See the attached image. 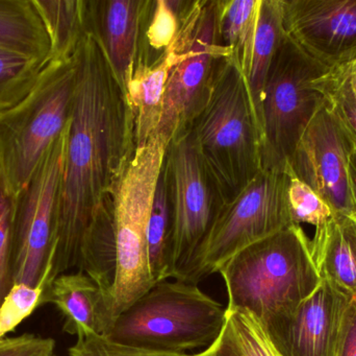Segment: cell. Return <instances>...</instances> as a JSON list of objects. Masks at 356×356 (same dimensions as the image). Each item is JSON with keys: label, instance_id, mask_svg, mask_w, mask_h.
Segmentation results:
<instances>
[{"label": "cell", "instance_id": "4316f807", "mask_svg": "<svg viewBox=\"0 0 356 356\" xmlns=\"http://www.w3.org/2000/svg\"><path fill=\"white\" fill-rule=\"evenodd\" d=\"M286 171L288 173L286 203L292 223L299 226L307 224L316 230L325 226L334 217L332 207L294 173Z\"/></svg>", "mask_w": 356, "mask_h": 356}, {"label": "cell", "instance_id": "1f68e13d", "mask_svg": "<svg viewBox=\"0 0 356 356\" xmlns=\"http://www.w3.org/2000/svg\"><path fill=\"white\" fill-rule=\"evenodd\" d=\"M52 339L25 334L0 340V356H56Z\"/></svg>", "mask_w": 356, "mask_h": 356}, {"label": "cell", "instance_id": "d6a6232c", "mask_svg": "<svg viewBox=\"0 0 356 356\" xmlns=\"http://www.w3.org/2000/svg\"><path fill=\"white\" fill-rule=\"evenodd\" d=\"M336 356H356V300L347 307Z\"/></svg>", "mask_w": 356, "mask_h": 356}, {"label": "cell", "instance_id": "d6986e66", "mask_svg": "<svg viewBox=\"0 0 356 356\" xmlns=\"http://www.w3.org/2000/svg\"><path fill=\"white\" fill-rule=\"evenodd\" d=\"M0 48L50 62V41L33 0H0Z\"/></svg>", "mask_w": 356, "mask_h": 356}, {"label": "cell", "instance_id": "e0dca14e", "mask_svg": "<svg viewBox=\"0 0 356 356\" xmlns=\"http://www.w3.org/2000/svg\"><path fill=\"white\" fill-rule=\"evenodd\" d=\"M311 253L321 279L356 300V217L334 215L316 230Z\"/></svg>", "mask_w": 356, "mask_h": 356}, {"label": "cell", "instance_id": "44dd1931", "mask_svg": "<svg viewBox=\"0 0 356 356\" xmlns=\"http://www.w3.org/2000/svg\"><path fill=\"white\" fill-rule=\"evenodd\" d=\"M261 0H217V29L220 44L229 49L247 81L252 62L253 46Z\"/></svg>", "mask_w": 356, "mask_h": 356}, {"label": "cell", "instance_id": "d4e9b609", "mask_svg": "<svg viewBox=\"0 0 356 356\" xmlns=\"http://www.w3.org/2000/svg\"><path fill=\"white\" fill-rule=\"evenodd\" d=\"M327 106L356 144V61L328 69L317 82Z\"/></svg>", "mask_w": 356, "mask_h": 356}, {"label": "cell", "instance_id": "6da1fadb", "mask_svg": "<svg viewBox=\"0 0 356 356\" xmlns=\"http://www.w3.org/2000/svg\"><path fill=\"white\" fill-rule=\"evenodd\" d=\"M67 131L52 278L79 269L83 240L135 152V125L124 91L104 50L86 33Z\"/></svg>", "mask_w": 356, "mask_h": 356}, {"label": "cell", "instance_id": "9c48e42d", "mask_svg": "<svg viewBox=\"0 0 356 356\" xmlns=\"http://www.w3.org/2000/svg\"><path fill=\"white\" fill-rule=\"evenodd\" d=\"M66 131L44 155L26 187L15 200L13 227L14 284L37 286L52 278Z\"/></svg>", "mask_w": 356, "mask_h": 356}, {"label": "cell", "instance_id": "ffe728a7", "mask_svg": "<svg viewBox=\"0 0 356 356\" xmlns=\"http://www.w3.org/2000/svg\"><path fill=\"white\" fill-rule=\"evenodd\" d=\"M286 33L282 0H261L252 62L248 77L251 102L261 135V107L264 90L272 61Z\"/></svg>", "mask_w": 356, "mask_h": 356}, {"label": "cell", "instance_id": "5bb4252c", "mask_svg": "<svg viewBox=\"0 0 356 356\" xmlns=\"http://www.w3.org/2000/svg\"><path fill=\"white\" fill-rule=\"evenodd\" d=\"M350 299L322 280L317 290L267 332L284 356H336Z\"/></svg>", "mask_w": 356, "mask_h": 356}, {"label": "cell", "instance_id": "9a60e30c", "mask_svg": "<svg viewBox=\"0 0 356 356\" xmlns=\"http://www.w3.org/2000/svg\"><path fill=\"white\" fill-rule=\"evenodd\" d=\"M147 0H85L86 33L97 40L127 91L133 77Z\"/></svg>", "mask_w": 356, "mask_h": 356}, {"label": "cell", "instance_id": "277c9868", "mask_svg": "<svg viewBox=\"0 0 356 356\" xmlns=\"http://www.w3.org/2000/svg\"><path fill=\"white\" fill-rule=\"evenodd\" d=\"M169 144L154 134L144 146L136 148L113 192L116 276L102 307V336L154 284L148 265V221Z\"/></svg>", "mask_w": 356, "mask_h": 356}, {"label": "cell", "instance_id": "2e32d148", "mask_svg": "<svg viewBox=\"0 0 356 356\" xmlns=\"http://www.w3.org/2000/svg\"><path fill=\"white\" fill-rule=\"evenodd\" d=\"M188 35V31H180L172 45L154 62L135 64L125 96L133 114L137 148L149 140L160 123L167 82L171 69L179 60Z\"/></svg>", "mask_w": 356, "mask_h": 356}, {"label": "cell", "instance_id": "4fadbf2b", "mask_svg": "<svg viewBox=\"0 0 356 356\" xmlns=\"http://www.w3.org/2000/svg\"><path fill=\"white\" fill-rule=\"evenodd\" d=\"M286 35L327 69L356 61V0H282Z\"/></svg>", "mask_w": 356, "mask_h": 356}, {"label": "cell", "instance_id": "f1b7e54d", "mask_svg": "<svg viewBox=\"0 0 356 356\" xmlns=\"http://www.w3.org/2000/svg\"><path fill=\"white\" fill-rule=\"evenodd\" d=\"M228 326L242 356H284L261 322L246 309H226Z\"/></svg>", "mask_w": 356, "mask_h": 356}, {"label": "cell", "instance_id": "cb8c5ba5", "mask_svg": "<svg viewBox=\"0 0 356 356\" xmlns=\"http://www.w3.org/2000/svg\"><path fill=\"white\" fill-rule=\"evenodd\" d=\"M148 265L154 284L173 277V219L164 171L161 169L147 229Z\"/></svg>", "mask_w": 356, "mask_h": 356}, {"label": "cell", "instance_id": "8992f818", "mask_svg": "<svg viewBox=\"0 0 356 356\" xmlns=\"http://www.w3.org/2000/svg\"><path fill=\"white\" fill-rule=\"evenodd\" d=\"M75 84V56L50 61L25 98L0 114V171L15 200L68 127Z\"/></svg>", "mask_w": 356, "mask_h": 356}, {"label": "cell", "instance_id": "e575fe53", "mask_svg": "<svg viewBox=\"0 0 356 356\" xmlns=\"http://www.w3.org/2000/svg\"><path fill=\"white\" fill-rule=\"evenodd\" d=\"M350 179L351 186H353V198L356 206V148L353 150L350 158Z\"/></svg>", "mask_w": 356, "mask_h": 356}, {"label": "cell", "instance_id": "836d02e7", "mask_svg": "<svg viewBox=\"0 0 356 356\" xmlns=\"http://www.w3.org/2000/svg\"><path fill=\"white\" fill-rule=\"evenodd\" d=\"M193 356H242V355L236 346L232 330L226 322L223 332H221L216 342L209 348L204 349L196 355H193Z\"/></svg>", "mask_w": 356, "mask_h": 356}, {"label": "cell", "instance_id": "8fae6325", "mask_svg": "<svg viewBox=\"0 0 356 356\" xmlns=\"http://www.w3.org/2000/svg\"><path fill=\"white\" fill-rule=\"evenodd\" d=\"M225 56H230V52L220 44L218 38L217 0H204L179 60L171 69L160 123L154 134L170 144L188 131L193 119L207 102L218 64Z\"/></svg>", "mask_w": 356, "mask_h": 356}, {"label": "cell", "instance_id": "7402d4cb", "mask_svg": "<svg viewBox=\"0 0 356 356\" xmlns=\"http://www.w3.org/2000/svg\"><path fill=\"white\" fill-rule=\"evenodd\" d=\"M47 31L50 61L74 58L86 36L85 0H33Z\"/></svg>", "mask_w": 356, "mask_h": 356}, {"label": "cell", "instance_id": "83f0119b", "mask_svg": "<svg viewBox=\"0 0 356 356\" xmlns=\"http://www.w3.org/2000/svg\"><path fill=\"white\" fill-rule=\"evenodd\" d=\"M50 284L44 279L37 286L15 284L0 304V340L18 327L35 309L47 304Z\"/></svg>", "mask_w": 356, "mask_h": 356}, {"label": "cell", "instance_id": "3957f363", "mask_svg": "<svg viewBox=\"0 0 356 356\" xmlns=\"http://www.w3.org/2000/svg\"><path fill=\"white\" fill-rule=\"evenodd\" d=\"M188 132L225 203L263 171L261 133L248 82L232 56L218 64L207 102Z\"/></svg>", "mask_w": 356, "mask_h": 356}, {"label": "cell", "instance_id": "4dcf8cb0", "mask_svg": "<svg viewBox=\"0 0 356 356\" xmlns=\"http://www.w3.org/2000/svg\"><path fill=\"white\" fill-rule=\"evenodd\" d=\"M68 356H193L184 353H158L133 348L111 342L102 334H92L77 342L68 350Z\"/></svg>", "mask_w": 356, "mask_h": 356}, {"label": "cell", "instance_id": "ac0fdd59", "mask_svg": "<svg viewBox=\"0 0 356 356\" xmlns=\"http://www.w3.org/2000/svg\"><path fill=\"white\" fill-rule=\"evenodd\" d=\"M102 299L99 286L81 271L58 276L47 295L64 318L63 330L77 339L102 334Z\"/></svg>", "mask_w": 356, "mask_h": 356}, {"label": "cell", "instance_id": "30bf717a", "mask_svg": "<svg viewBox=\"0 0 356 356\" xmlns=\"http://www.w3.org/2000/svg\"><path fill=\"white\" fill-rule=\"evenodd\" d=\"M286 171L263 169L226 203L203 247L197 282L218 273L236 253L293 225L286 203Z\"/></svg>", "mask_w": 356, "mask_h": 356}, {"label": "cell", "instance_id": "f546056e", "mask_svg": "<svg viewBox=\"0 0 356 356\" xmlns=\"http://www.w3.org/2000/svg\"><path fill=\"white\" fill-rule=\"evenodd\" d=\"M15 198L6 187L0 171V304L14 286L13 227Z\"/></svg>", "mask_w": 356, "mask_h": 356}, {"label": "cell", "instance_id": "7c38bea8", "mask_svg": "<svg viewBox=\"0 0 356 356\" xmlns=\"http://www.w3.org/2000/svg\"><path fill=\"white\" fill-rule=\"evenodd\" d=\"M355 140L328 106L309 123L299 140L286 171L313 188L334 215L356 217L350 179Z\"/></svg>", "mask_w": 356, "mask_h": 356}, {"label": "cell", "instance_id": "ba28073f", "mask_svg": "<svg viewBox=\"0 0 356 356\" xmlns=\"http://www.w3.org/2000/svg\"><path fill=\"white\" fill-rule=\"evenodd\" d=\"M173 219V279L198 284L203 247L225 201L201 160L190 132L169 144L162 167Z\"/></svg>", "mask_w": 356, "mask_h": 356}, {"label": "cell", "instance_id": "484cf974", "mask_svg": "<svg viewBox=\"0 0 356 356\" xmlns=\"http://www.w3.org/2000/svg\"><path fill=\"white\" fill-rule=\"evenodd\" d=\"M47 63L0 48V114L31 91Z\"/></svg>", "mask_w": 356, "mask_h": 356}, {"label": "cell", "instance_id": "52a82bcc", "mask_svg": "<svg viewBox=\"0 0 356 356\" xmlns=\"http://www.w3.org/2000/svg\"><path fill=\"white\" fill-rule=\"evenodd\" d=\"M328 69L303 52L288 36L272 61L261 107V167L286 171L314 117L327 106L317 82Z\"/></svg>", "mask_w": 356, "mask_h": 356}, {"label": "cell", "instance_id": "603a6c76", "mask_svg": "<svg viewBox=\"0 0 356 356\" xmlns=\"http://www.w3.org/2000/svg\"><path fill=\"white\" fill-rule=\"evenodd\" d=\"M191 1H146L136 63L150 64L158 60L177 39Z\"/></svg>", "mask_w": 356, "mask_h": 356}, {"label": "cell", "instance_id": "5b68a950", "mask_svg": "<svg viewBox=\"0 0 356 356\" xmlns=\"http://www.w3.org/2000/svg\"><path fill=\"white\" fill-rule=\"evenodd\" d=\"M226 319V307L197 284L164 280L124 309L104 336L123 346L186 355L213 345Z\"/></svg>", "mask_w": 356, "mask_h": 356}, {"label": "cell", "instance_id": "7a4b0ae2", "mask_svg": "<svg viewBox=\"0 0 356 356\" xmlns=\"http://www.w3.org/2000/svg\"><path fill=\"white\" fill-rule=\"evenodd\" d=\"M218 273L227 292L226 309H246L266 330L291 315L321 284L311 240L290 227L243 249Z\"/></svg>", "mask_w": 356, "mask_h": 356}]
</instances>
